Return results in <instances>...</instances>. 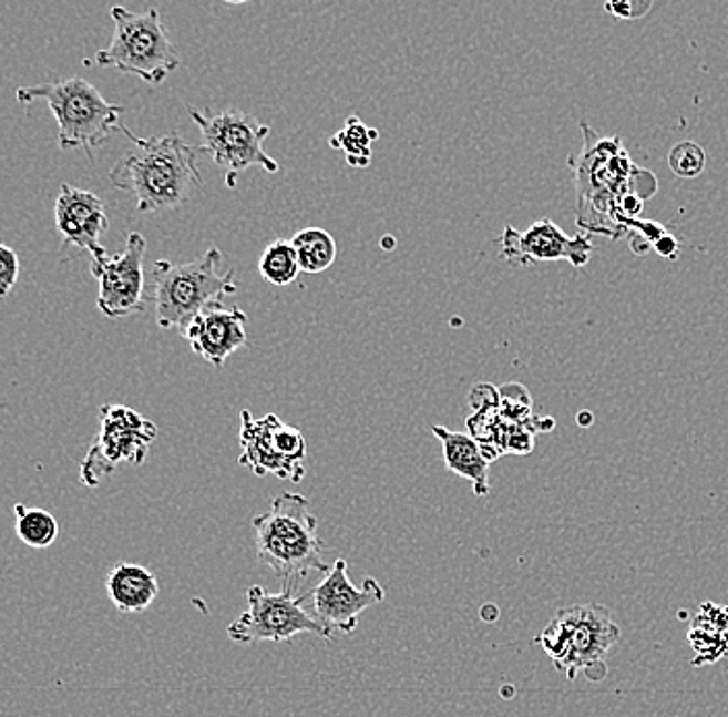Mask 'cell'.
Segmentation results:
<instances>
[{
	"mask_svg": "<svg viewBox=\"0 0 728 717\" xmlns=\"http://www.w3.org/2000/svg\"><path fill=\"white\" fill-rule=\"evenodd\" d=\"M124 137L135 143L110 170V183L137 198V212L155 214L185 205L195 188L202 186L197 157L202 147L188 145L178 135L137 137L121 124Z\"/></svg>",
	"mask_w": 728,
	"mask_h": 717,
	"instance_id": "obj_1",
	"label": "cell"
},
{
	"mask_svg": "<svg viewBox=\"0 0 728 717\" xmlns=\"http://www.w3.org/2000/svg\"><path fill=\"white\" fill-rule=\"evenodd\" d=\"M586 135V150L580 160H572L577 181V226L608 238L627 234L621 219L619 205L632 193L650 198L658 184H632L639 168L629 160L619 137L601 139L594 135L588 123H582ZM636 183V181H634Z\"/></svg>",
	"mask_w": 728,
	"mask_h": 717,
	"instance_id": "obj_2",
	"label": "cell"
},
{
	"mask_svg": "<svg viewBox=\"0 0 728 717\" xmlns=\"http://www.w3.org/2000/svg\"><path fill=\"white\" fill-rule=\"evenodd\" d=\"M319 521L310 511V501L303 494L284 492L269 511L253 518L257 559L276 573L281 592L296 594L303 581L331 566L324 561V542L317 534Z\"/></svg>",
	"mask_w": 728,
	"mask_h": 717,
	"instance_id": "obj_3",
	"label": "cell"
},
{
	"mask_svg": "<svg viewBox=\"0 0 728 717\" xmlns=\"http://www.w3.org/2000/svg\"><path fill=\"white\" fill-rule=\"evenodd\" d=\"M222 253L212 246L197 259L174 265L171 260H155L154 306L160 329H178L181 336L205 306L224 303L236 294L234 269L219 274Z\"/></svg>",
	"mask_w": 728,
	"mask_h": 717,
	"instance_id": "obj_4",
	"label": "cell"
},
{
	"mask_svg": "<svg viewBox=\"0 0 728 717\" xmlns=\"http://www.w3.org/2000/svg\"><path fill=\"white\" fill-rule=\"evenodd\" d=\"M17 100L21 104L47 102L59 123L62 150H83L90 155L109 141L114 126H121L119 116L124 112L123 106L106 102L83 76L19 88Z\"/></svg>",
	"mask_w": 728,
	"mask_h": 717,
	"instance_id": "obj_5",
	"label": "cell"
},
{
	"mask_svg": "<svg viewBox=\"0 0 728 717\" xmlns=\"http://www.w3.org/2000/svg\"><path fill=\"white\" fill-rule=\"evenodd\" d=\"M619 637V625L608 608L575 604L557 611L534 642L567 680H575L582 672L592 676V670H601Z\"/></svg>",
	"mask_w": 728,
	"mask_h": 717,
	"instance_id": "obj_6",
	"label": "cell"
},
{
	"mask_svg": "<svg viewBox=\"0 0 728 717\" xmlns=\"http://www.w3.org/2000/svg\"><path fill=\"white\" fill-rule=\"evenodd\" d=\"M110 17L114 21V35L110 47L95 57L100 66L137 75L150 85H160L181 66L157 9L150 7L143 13H135L124 7H112Z\"/></svg>",
	"mask_w": 728,
	"mask_h": 717,
	"instance_id": "obj_7",
	"label": "cell"
},
{
	"mask_svg": "<svg viewBox=\"0 0 728 717\" xmlns=\"http://www.w3.org/2000/svg\"><path fill=\"white\" fill-rule=\"evenodd\" d=\"M193 123L199 126L203 135V153H209L216 166L226 170V184L234 188L240 172L259 166L269 174H276L279 166L264 150V141L269 135V126L259 123L253 114L236 107L228 110H199L188 107Z\"/></svg>",
	"mask_w": 728,
	"mask_h": 717,
	"instance_id": "obj_8",
	"label": "cell"
},
{
	"mask_svg": "<svg viewBox=\"0 0 728 717\" xmlns=\"http://www.w3.org/2000/svg\"><path fill=\"white\" fill-rule=\"evenodd\" d=\"M157 439V428L140 412L109 403L100 408V432L81 461V484L98 486L121 465H141Z\"/></svg>",
	"mask_w": 728,
	"mask_h": 717,
	"instance_id": "obj_9",
	"label": "cell"
},
{
	"mask_svg": "<svg viewBox=\"0 0 728 717\" xmlns=\"http://www.w3.org/2000/svg\"><path fill=\"white\" fill-rule=\"evenodd\" d=\"M247 611L228 625V637L234 643H286L303 633H310L324 639L334 637L326 626L305 608V595L290 592L271 594L262 585H253L247 590Z\"/></svg>",
	"mask_w": 728,
	"mask_h": 717,
	"instance_id": "obj_10",
	"label": "cell"
},
{
	"mask_svg": "<svg viewBox=\"0 0 728 717\" xmlns=\"http://www.w3.org/2000/svg\"><path fill=\"white\" fill-rule=\"evenodd\" d=\"M238 439L243 447L238 463L255 475H276L296 484L307 475V441L298 428L281 422L276 413L255 420L243 410Z\"/></svg>",
	"mask_w": 728,
	"mask_h": 717,
	"instance_id": "obj_11",
	"label": "cell"
},
{
	"mask_svg": "<svg viewBox=\"0 0 728 717\" xmlns=\"http://www.w3.org/2000/svg\"><path fill=\"white\" fill-rule=\"evenodd\" d=\"M147 243L140 232H131L121 255L92 260V275L98 279V308L109 319L137 315L145 308V260Z\"/></svg>",
	"mask_w": 728,
	"mask_h": 717,
	"instance_id": "obj_12",
	"label": "cell"
},
{
	"mask_svg": "<svg viewBox=\"0 0 728 717\" xmlns=\"http://www.w3.org/2000/svg\"><path fill=\"white\" fill-rule=\"evenodd\" d=\"M383 600L386 587L375 577H367L362 587L352 585L344 559H338L324 581L310 590L309 594H305V602L312 606L315 618L331 635L334 631L352 635L357 631L360 614L375 604H381Z\"/></svg>",
	"mask_w": 728,
	"mask_h": 717,
	"instance_id": "obj_13",
	"label": "cell"
},
{
	"mask_svg": "<svg viewBox=\"0 0 728 717\" xmlns=\"http://www.w3.org/2000/svg\"><path fill=\"white\" fill-rule=\"evenodd\" d=\"M499 245L501 257L520 267L548 260H570L574 267H584L594 248L584 234L572 238L548 217L534 222L524 232L507 226Z\"/></svg>",
	"mask_w": 728,
	"mask_h": 717,
	"instance_id": "obj_14",
	"label": "cell"
},
{
	"mask_svg": "<svg viewBox=\"0 0 728 717\" xmlns=\"http://www.w3.org/2000/svg\"><path fill=\"white\" fill-rule=\"evenodd\" d=\"M247 322L243 308H228L224 303H214L203 308L183 336L207 365L222 368L234 351L247 346Z\"/></svg>",
	"mask_w": 728,
	"mask_h": 717,
	"instance_id": "obj_15",
	"label": "cell"
},
{
	"mask_svg": "<svg viewBox=\"0 0 728 717\" xmlns=\"http://www.w3.org/2000/svg\"><path fill=\"white\" fill-rule=\"evenodd\" d=\"M57 228L62 238V248L78 246L88 250L92 260L102 259L109 253L100 245V236L109 229V215L102 198L73 184H62L61 195L54 207Z\"/></svg>",
	"mask_w": 728,
	"mask_h": 717,
	"instance_id": "obj_16",
	"label": "cell"
},
{
	"mask_svg": "<svg viewBox=\"0 0 728 717\" xmlns=\"http://www.w3.org/2000/svg\"><path fill=\"white\" fill-rule=\"evenodd\" d=\"M434 437L443 444L445 468L472 484L476 496H486L491 492L489 468L491 459L482 451V444L465 432H455L445 427H433Z\"/></svg>",
	"mask_w": 728,
	"mask_h": 717,
	"instance_id": "obj_17",
	"label": "cell"
},
{
	"mask_svg": "<svg viewBox=\"0 0 728 717\" xmlns=\"http://www.w3.org/2000/svg\"><path fill=\"white\" fill-rule=\"evenodd\" d=\"M110 602L123 614L147 611L160 594V583L147 566L116 563L106 577Z\"/></svg>",
	"mask_w": 728,
	"mask_h": 717,
	"instance_id": "obj_18",
	"label": "cell"
},
{
	"mask_svg": "<svg viewBox=\"0 0 728 717\" xmlns=\"http://www.w3.org/2000/svg\"><path fill=\"white\" fill-rule=\"evenodd\" d=\"M303 274H324L338 255L334 236L324 228H305L290 238Z\"/></svg>",
	"mask_w": 728,
	"mask_h": 717,
	"instance_id": "obj_19",
	"label": "cell"
},
{
	"mask_svg": "<svg viewBox=\"0 0 728 717\" xmlns=\"http://www.w3.org/2000/svg\"><path fill=\"white\" fill-rule=\"evenodd\" d=\"M379 139V131L371 129L360 121V116L352 114L346 119L340 131L329 139L334 150L344 153L346 164L352 168H367L371 164L372 141Z\"/></svg>",
	"mask_w": 728,
	"mask_h": 717,
	"instance_id": "obj_20",
	"label": "cell"
},
{
	"mask_svg": "<svg viewBox=\"0 0 728 717\" xmlns=\"http://www.w3.org/2000/svg\"><path fill=\"white\" fill-rule=\"evenodd\" d=\"M689 643L696 652L694 666L716 664L718 659L728 656V631L718 625L708 614L699 612L689 626Z\"/></svg>",
	"mask_w": 728,
	"mask_h": 717,
	"instance_id": "obj_21",
	"label": "cell"
},
{
	"mask_svg": "<svg viewBox=\"0 0 728 717\" xmlns=\"http://www.w3.org/2000/svg\"><path fill=\"white\" fill-rule=\"evenodd\" d=\"M16 534L30 549H48L59 537V521L44 509L19 503L16 504Z\"/></svg>",
	"mask_w": 728,
	"mask_h": 717,
	"instance_id": "obj_22",
	"label": "cell"
},
{
	"mask_svg": "<svg viewBox=\"0 0 728 717\" xmlns=\"http://www.w3.org/2000/svg\"><path fill=\"white\" fill-rule=\"evenodd\" d=\"M259 274L271 286H290L300 274V265L293 243L279 238L267 246L259 259Z\"/></svg>",
	"mask_w": 728,
	"mask_h": 717,
	"instance_id": "obj_23",
	"label": "cell"
},
{
	"mask_svg": "<svg viewBox=\"0 0 728 717\" xmlns=\"http://www.w3.org/2000/svg\"><path fill=\"white\" fill-rule=\"evenodd\" d=\"M668 168L679 178H698L706 170V152L694 141H681L668 153Z\"/></svg>",
	"mask_w": 728,
	"mask_h": 717,
	"instance_id": "obj_24",
	"label": "cell"
},
{
	"mask_svg": "<svg viewBox=\"0 0 728 717\" xmlns=\"http://www.w3.org/2000/svg\"><path fill=\"white\" fill-rule=\"evenodd\" d=\"M19 277V257L11 246H0V296L7 298Z\"/></svg>",
	"mask_w": 728,
	"mask_h": 717,
	"instance_id": "obj_25",
	"label": "cell"
},
{
	"mask_svg": "<svg viewBox=\"0 0 728 717\" xmlns=\"http://www.w3.org/2000/svg\"><path fill=\"white\" fill-rule=\"evenodd\" d=\"M652 2H615V4H606V11L615 13V16L621 17V19H637V17L644 16L639 11H650Z\"/></svg>",
	"mask_w": 728,
	"mask_h": 717,
	"instance_id": "obj_26",
	"label": "cell"
},
{
	"mask_svg": "<svg viewBox=\"0 0 728 717\" xmlns=\"http://www.w3.org/2000/svg\"><path fill=\"white\" fill-rule=\"evenodd\" d=\"M654 250L660 255V257H667V259H675L679 255V240L673 236V234H665L656 245H654Z\"/></svg>",
	"mask_w": 728,
	"mask_h": 717,
	"instance_id": "obj_27",
	"label": "cell"
},
{
	"mask_svg": "<svg viewBox=\"0 0 728 717\" xmlns=\"http://www.w3.org/2000/svg\"><path fill=\"white\" fill-rule=\"evenodd\" d=\"M701 612L708 614L712 621H716L720 626H725L728 631V606H718V604H712V602H704L701 604Z\"/></svg>",
	"mask_w": 728,
	"mask_h": 717,
	"instance_id": "obj_28",
	"label": "cell"
}]
</instances>
